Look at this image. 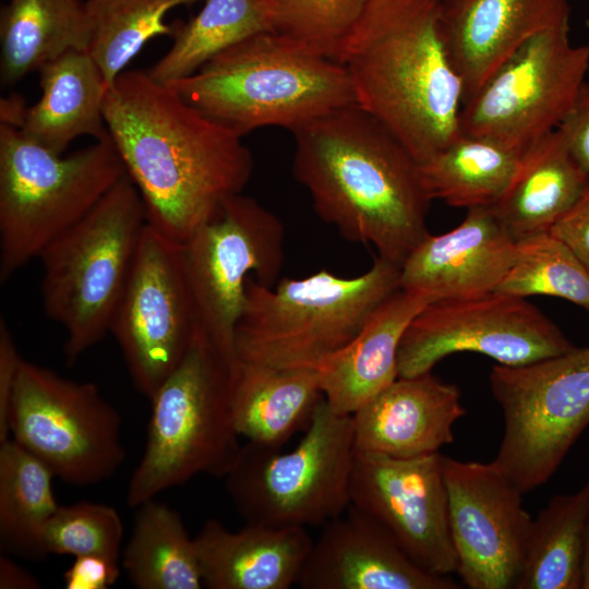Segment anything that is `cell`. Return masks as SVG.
Masks as SVG:
<instances>
[{
	"instance_id": "cell-18",
	"label": "cell",
	"mask_w": 589,
	"mask_h": 589,
	"mask_svg": "<svg viewBox=\"0 0 589 589\" xmlns=\"http://www.w3.org/2000/svg\"><path fill=\"white\" fill-rule=\"evenodd\" d=\"M516 243L492 206L468 208L456 228L429 233L409 253L400 266V289L429 303L496 291Z\"/></svg>"
},
{
	"instance_id": "cell-41",
	"label": "cell",
	"mask_w": 589,
	"mask_h": 589,
	"mask_svg": "<svg viewBox=\"0 0 589 589\" xmlns=\"http://www.w3.org/2000/svg\"><path fill=\"white\" fill-rule=\"evenodd\" d=\"M38 579L28 570L5 555L0 556L1 589H38Z\"/></svg>"
},
{
	"instance_id": "cell-26",
	"label": "cell",
	"mask_w": 589,
	"mask_h": 589,
	"mask_svg": "<svg viewBox=\"0 0 589 589\" xmlns=\"http://www.w3.org/2000/svg\"><path fill=\"white\" fill-rule=\"evenodd\" d=\"M589 188V173L556 129L527 149L492 208L514 239L550 231Z\"/></svg>"
},
{
	"instance_id": "cell-37",
	"label": "cell",
	"mask_w": 589,
	"mask_h": 589,
	"mask_svg": "<svg viewBox=\"0 0 589 589\" xmlns=\"http://www.w3.org/2000/svg\"><path fill=\"white\" fill-rule=\"evenodd\" d=\"M557 130L573 157L589 173V83L582 86Z\"/></svg>"
},
{
	"instance_id": "cell-32",
	"label": "cell",
	"mask_w": 589,
	"mask_h": 589,
	"mask_svg": "<svg viewBox=\"0 0 589 589\" xmlns=\"http://www.w3.org/2000/svg\"><path fill=\"white\" fill-rule=\"evenodd\" d=\"M52 471L13 440L0 443V541L2 551L39 560L43 531L58 509Z\"/></svg>"
},
{
	"instance_id": "cell-43",
	"label": "cell",
	"mask_w": 589,
	"mask_h": 589,
	"mask_svg": "<svg viewBox=\"0 0 589 589\" xmlns=\"http://www.w3.org/2000/svg\"><path fill=\"white\" fill-rule=\"evenodd\" d=\"M581 589H589V510L585 527Z\"/></svg>"
},
{
	"instance_id": "cell-7",
	"label": "cell",
	"mask_w": 589,
	"mask_h": 589,
	"mask_svg": "<svg viewBox=\"0 0 589 589\" xmlns=\"http://www.w3.org/2000/svg\"><path fill=\"white\" fill-rule=\"evenodd\" d=\"M230 365L196 327L181 362L152 397L142 457L127 504L137 507L197 474L225 477L241 449L230 399Z\"/></svg>"
},
{
	"instance_id": "cell-29",
	"label": "cell",
	"mask_w": 589,
	"mask_h": 589,
	"mask_svg": "<svg viewBox=\"0 0 589 589\" xmlns=\"http://www.w3.org/2000/svg\"><path fill=\"white\" fill-rule=\"evenodd\" d=\"M521 156L492 140L460 132L420 166L432 199L468 209L497 203Z\"/></svg>"
},
{
	"instance_id": "cell-31",
	"label": "cell",
	"mask_w": 589,
	"mask_h": 589,
	"mask_svg": "<svg viewBox=\"0 0 589 589\" xmlns=\"http://www.w3.org/2000/svg\"><path fill=\"white\" fill-rule=\"evenodd\" d=\"M265 32L274 31L263 0H204L195 16L176 25L170 48L147 72L163 84L182 80L220 52Z\"/></svg>"
},
{
	"instance_id": "cell-23",
	"label": "cell",
	"mask_w": 589,
	"mask_h": 589,
	"mask_svg": "<svg viewBox=\"0 0 589 589\" xmlns=\"http://www.w3.org/2000/svg\"><path fill=\"white\" fill-rule=\"evenodd\" d=\"M429 302L398 289L370 315L359 333L317 368L320 388L328 406L352 416L398 376V349L413 317Z\"/></svg>"
},
{
	"instance_id": "cell-13",
	"label": "cell",
	"mask_w": 589,
	"mask_h": 589,
	"mask_svg": "<svg viewBox=\"0 0 589 589\" xmlns=\"http://www.w3.org/2000/svg\"><path fill=\"white\" fill-rule=\"evenodd\" d=\"M569 22L526 41L467 100L460 132L520 154L556 130L574 106L589 70V46L574 45Z\"/></svg>"
},
{
	"instance_id": "cell-39",
	"label": "cell",
	"mask_w": 589,
	"mask_h": 589,
	"mask_svg": "<svg viewBox=\"0 0 589 589\" xmlns=\"http://www.w3.org/2000/svg\"><path fill=\"white\" fill-rule=\"evenodd\" d=\"M589 271V188L551 229Z\"/></svg>"
},
{
	"instance_id": "cell-25",
	"label": "cell",
	"mask_w": 589,
	"mask_h": 589,
	"mask_svg": "<svg viewBox=\"0 0 589 589\" xmlns=\"http://www.w3.org/2000/svg\"><path fill=\"white\" fill-rule=\"evenodd\" d=\"M322 397L315 370L278 369L239 359L230 369L235 429L260 446L281 448L306 429Z\"/></svg>"
},
{
	"instance_id": "cell-27",
	"label": "cell",
	"mask_w": 589,
	"mask_h": 589,
	"mask_svg": "<svg viewBox=\"0 0 589 589\" xmlns=\"http://www.w3.org/2000/svg\"><path fill=\"white\" fill-rule=\"evenodd\" d=\"M85 1L9 0L0 14V80L12 86L70 50H88Z\"/></svg>"
},
{
	"instance_id": "cell-38",
	"label": "cell",
	"mask_w": 589,
	"mask_h": 589,
	"mask_svg": "<svg viewBox=\"0 0 589 589\" xmlns=\"http://www.w3.org/2000/svg\"><path fill=\"white\" fill-rule=\"evenodd\" d=\"M7 321L0 318V443L9 440L10 402L22 361Z\"/></svg>"
},
{
	"instance_id": "cell-12",
	"label": "cell",
	"mask_w": 589,
	"mask_h": 589,
	"mask_svg": "<svg viewBox=\"0 0 589 589\" xmlns=\"http://www.w3.org/2000/svg\"><path fill=\"white\" fill-rule=\"evenodd\" d=\"M9 434L63 482L91 485L112 477L127 453L119 411L92 382H77L22 359Z\"/></svg>"
},
{
	"instance_id": "cell-4",
	"label": "cell",
	"mask_w": 589,
	"mask_h": 589,
	"mask_svg": "<svg viewBox=\"0 0 589 589\" xmlns=\"http://www.w3.org/2000/svg\"><path fill=\"white\" fill-rule=\"evenodd\" d=\"M166 85L242 137L264 127L293 132L356 104L349 75L339 62L276 32L249 37L192 75Z\"/></svg>"
},
{
	"instance_id": "cell-36",
	"label": "cell",
	"mask_w": 589,
	"mask_h": 589,
	"mask_svg": "<svg viewBox=\"0 0 589 589\" xmlns=\"http://www.w3.org/2000/svg\"><path fill=\"white\" fill-rule=\"evenodd\" d=\"M123 525L119 513L100 503L59 506L46 524L41 544L45 555L100 556L121 563Z\"/></svg>"
},
{
	"instance_id": "cell-9",
	"label": "cell",
	"mask_w": 589,
	"mask_h": 589,
	"mask_svg": "<svg viewBox=\"0 0 589 589\" xmlns=\"http://www.w3.org/2000/svg\"><path fill=\"white\" fill-rule=\"evenodd\" d=\"M354 457L352 416L335 412L322 397L291 450L242 445L225 488L245 522L321 526L350 505Z\"/></svg>"
},
{
	"instance_id": "cell-1",
	"label": "cell",
	"mask_w": 589,
	"mask_h": 589,
	"mask_svg": "<svg viewBox=\"0 0 589 589\" xmlns=\"http://www.w3.org/2000/svg\"><path fill=\"white\" fill-rule=\"evenodd\" d=\"M104 118L147 224L179 244L251 179L253 158L242 136L147 71L125 70L115 80Z\"/></svg>"
},
{
	"instance_id": "cell-34",
	"label": "cell",
	"mask_w": 589,
	"mask_h": 589,
	"mask_svg": "<svg viewBox=\"0 0 589 589\" xmlns=\"http://www.w3.org/2000/svg\"><path fill=\"white\" fill-rule=\"evenodd\" d=\"M496 291L521 298L557 297L589 311V271L546 231L517 240L513 263Z\"/></svg>"
},
{
	"instance_id": "cell-35",
	"label": "cell",
	"mask_w": 589,
	"mask_h": 589,
	"mask_svg": "<svg viewBox=\"0 0 589 589\" xmlns=\"http://www.w3.org/2000/svg\"><path fill=\"white\" fill-rule=\"evenodd\" d=\"M369 0H263L273 31L336 59Z\"/></svg>"
},
{
	"instance_id": "cell-22",
	"label": "cell",
	"mask_w": 589,
	"mask_h": 589,
	"mask_svg": "<svg viewBox=\"0 0 589 589\" xmlns=\"http://www.w3.org/2000/svg\"><path fill=\"white\" fill-rule=\"evenodd\" d=\"M203 585L211 589H288L313 545L306 528L245 522L231 531L218 519L194 538Z\"/></svg>"
},
{
	"instance_id": "cell-15",
	"label": "cell",
	"mask_w": 589,
	"mask_h": 589,
	"mask_svg": "<svg viewBox=\"0 0 589 589\" xmlns=\"http://www.w3.org/2000/svg\"><path fill=\"white\" fill-rule=\"evenodd\" d=\"M180 244L146 224L110 332L135 388L149 400L196 332Z\"/></svg>"
},
{
	"instance_id": "cell-28",
	"label": "cell",
	"mask_w": 589,
	"mask_h": 589,
	"mask_svg": "<svg viewBox=\"0 0 589 589\" xmlns=\"http://www.w3.org/2000/svg\"><path fill=\"white\" fill-rule=\"evenodd\" d=\"M121 567L139 589H200L203 586L194 538L178 512L148 500L137 507Z\"/></svg>"
},
{
	"instance_id": "cell-6",
	"label": "cell",
	"mask_w": 589,
	"mask_h": 589,
	"mask_svg": "<svg viewBox=\"0 0 589 589\" xmlns=\"http://www.w3.org/2000/svg\"><path fill=\"white\" fill-rule=\"evenodd\" d=\"M146 224L140 192L125 175L39 255L44 311L65 332L68 365L110 332Z\"/></svg>"
},
{
	"instance_id": "cell-30",
	"label": "cell",
	"mask_w": 589,
	"mask_h": 589,
	"mask_svg": "<svg viewBox=\"0 0 589 589\" xmlns=\"http://www.w3.org/2000/svg\"><path fill=\"white\" fill-rule=\"evenodd\" d=\"M589 481L551 497L532 519L515 589H580Z\"/></svg>"
},
{
	"instance_id": "cell-5",
	"label": "cell",
	"mask_w": 589,
	"mask_h": 589,
	"mask_svg": "<svg viewBox=\"0 0 589 589\" xmlns=\"http://www.w3.org/2000/svg\"><path fill=\"white\" fill-rule=\"evenodd\" d=\"M398 289L400 265L378 255L366 272L353 277L321 269L268 287L252 276L236 330V360L316 370Z\"/></svg>"
},
{
	"instance_id": "cell-33",
	"label": "cell",
	"mask_w": 589,
	"mask_h": 589,
	"mask_svg": "<svg viewBox=\"0 0 589 589\" xmlns=\"http://www.w3.org/2000/svg\"><path fill=\"white\" fill-rule=\"evenodd\" d=\"M204 0H85L91 24L88 51L108 85L154 37L175 33L166 15Z\"/></svg>"
},
{
	"instance_id": "cell-20",
	"label": "cell",
	"mask_w": 589,
	"mask_h": 589,
	"mask_svg": "<svg viewBox=\"0 0 589 589\" xmlns=\"http://www.w3.org/2000/svg\"><path fill=\"white\" fill-rule=\"evenodd\" d=\"M569 21L567 0L442 1V32L464 103L531 37Z\"/></svg>"
},
{
	"instance_id": "cell-42",
	"label": "cell",
	"mask_w": 589,
	"mask_h": 589,
	"mask_svg": "<svg viewBox=\"0 0 589 589\" xmlns=\"http://www.w3.org/2000/svg\"><path fill=\"white\" fill-rule=\"evenodd\" d=\"M27 106L20 95H11L1 98L0 124H7L20 129L27 112Z\"/></svg>"
},
{
	"instance_id": "cell-40",
	"label": "cell",
	"mask_w": 589,
	"mask_h": 589,
	"mask_svg": "<svg viewBox=\"0 0 589 589\" xmlns=\"http://www.w3.org/2000/svg\"><path fill=\"white\" fill-rule=\"evenodd\" d=\"M120 575V565L100 556L75 557L64 573L68 589H106L113 585Z\"/></svg>"
},
{
	"instance_id": "cell-8",
	"label": "cell",
	"mask_w": 589,
	"mask_h": 589,
	"mask_svg": "<svg viewBox=\"0 0 589 589\" xmlns=\"http://www.w3.org/2000/svg\"><path fill=\"white\" fill-rule=\"evenodd\" d=\"M125 175L109 135L64 156L0 124V283L38 259Z\"/></svg>"
},
{
	"instance_id": "cell-24",
	"label": "cell",
	"mask_w": 589,
	"mask_h": 589,
	"mask_svg": "<svg viewBox=\"0 0 589 589\" xmlns=\"http://www.w3.org/2000/svg\"><path fill=\"white\" fill-rule=\"evenodd\" d=\"M38 73L41 96L19 129L26 137L64 154L77 137L109 135L104 118L109 85L88 50L67 51Z\"/></svg>"
},
{
	"instance_id": "cell-21",
	"label": "cell",
	"mask_w": 589,
	"mask_h": 589,
	"mask_svg": "<svg viewBox=\"0 0 589 589\" xmlns=\"http://www.w3.org/2000/svg\"><path fill=\"white\" fill-rule=\"evenodd\" d=\"M459 388L431 372L398 377L352 414L356 452L411 458L454 442L465 416Z\"/></svg>"
},
{
	"instance_id": "cell-44",
	"label": "cell",
	"mask_w": 589,
	"mask_h": 589,
	"mask_svg": "<svg viewBox=\"0 0 589 589\" xmlns=\"http://www.w3.org/2000/svg\"><path fill=\"white\" fill-rule=\"evenodd\" d=\"M442 1H445V0H442Z\"/></svg>"
},
{
	"instance_id": "cell-11",
	"label": "cell",
	"mask_w": 589,
	"mask_h": 589,
	"mask_svg": "<svg viewBox=\"0 0 589 589\" xmlns=\"http://www.w3.org/2000/svg\"><path fill=\"white\" fill-rule=\"evenodd\" d=\"M285 227L255 199L237 194L180 244L197 327L233 366L236 330L247 283L276 284L284 262Z\"/></svg>"
},
{
	"instance_id": "cell-14",
	"label": "cell",
	"mask_w": 589,
	"mask_h": 589,
	"mask_svg": "<svg viewBox=\"0 0 589 589\" xmlns=\"http://www.w3.org/2000/svg\"><path fill=\"white\" fill-rule=\"evenodd\" d=\"M560 328L526 298L493 291L428 303L408 325L398 349V376L431 372L457 352L524 365L573 349Z\"/></svg>"
},
{
	"instance_id": "cell-3",
	"label": "cell",
	"mask_w": 589,
	"mask_h": 589,
	"mask_svg": "<svg viewBox=\"0 0 589 589\" xmlns=\"http://www.w3.org/2000/svg\"><path fill=\"white\" fill-rule=\"evenodd\" d=\"M441 13L442 0H369L335 59L356 104L420 165L460 133L465 89Z\"/></svg>"
},
{
	"instance_id": "cell-10",
	"label": "cell",
	"mask_w": 589,
	"mask_h": 589,
	"mask_svg": "<svg viewBox=\"0 0 589 589\" xmlns=\"http://www.w3.org/2000/svg\"><path fill=\"white\" fill-rule=\"evenodd\" d=\"M504 433L495 459L524 493L546 483L589 425V346L490 375Z\"/></svg>"
},
{
	"instance_id": "cell-19",
	"label": "cell",
	"mask_w": 589,
	"mask_h": 589,
	"mask_svg": "<svg viewBox=\"0 0 589 589\" xmlns=\"http://www.w3.org/2000/svg\"><path fill=\"white\" fill-rule=\"evenodd\" d=\"M301 569L302 589H457L421 568L374 518L349 505L323 525Z\"/></svg>"
},
{
	"instance_id": "cell-17",
	"label": "cell",
	"mask_w": 589,
	"mask_h": 589,
	"mask_svg": "<svg viewBox=\"0 0 589 589\" xmlns=\"http://www.w3.org/2000/svg\"><path fill=\"white\" fill-rule=\"evenodd\" d=\"M443 455L396 458L356 452L350 505L381 524L424 570L449 576L452 542Z\"/></svg>"
},
{
	"instance_id": "cell-2",
	"label": "cell",
	"mask_w": 589,
	"mask_h": 589,
	"mask_svg": "<svg viewBox=\"0 0 589 589\" xmlns=\"http://www.w3.org/2000/svg\"><path fill=\"white\" fill-rule=\"evenodd\" d=\"M292 172L347 240L401 266L430 233L431 194L410 151L357 104L294 130Z\"/></svg>"
},
{
	"instance_id": "cell-16",
	"label": "cell",
	"mask_w": 589,
	"mask_h": 589,
	"mask_svg": "<svg viewBox=\"0 0 589 589\" xmlns=\"http://www.w3.org/2000/svg\"><path fill=\"white\" fill-rule=\"evenodd\" d=\"M456 573L470 589H515L532 518L494 462L443 456Z\"/></svg>"
}]
</instances>
